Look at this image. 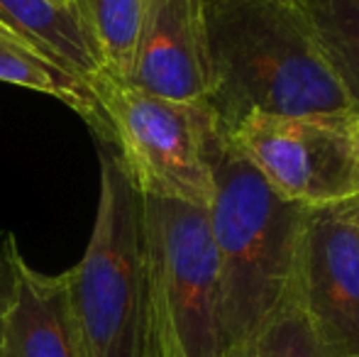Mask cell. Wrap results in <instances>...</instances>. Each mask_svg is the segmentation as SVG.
Returning <instances> with one entry per match:
<instances>
[{
	"instance_id": "cell-1",
	"label": "cell",
	"mask_w": 359,
	"mask_h": 357,
	"mask_svg": "<svg viewBox=\"0 0 359 357\" xmlns=\"http://www.w3.org/2000/svg\"><path fill=\"white\" fill-rule=\"evenodd\" d=\"M213 179L208 218L217 252L222 348L232 357L291 296L308 206L276 194L222 128L213 144Z\"/></svg>"
},
{
	"instance_id": "cell-2",
	"label": "cell",
	"mask_w": 359,
	"mask_h": 357,
	"mask_svg": "<svg viewBox=\"0 0 359 357\" xmlns=\"http://www.w3.org/2000/svg\"><path fill=\"white\" fill-rule=\"evenodd\" d=\"M222 130L247 115H350L359 110L318 54L296 0H205Z\"/></svg>"
},
{
	"instance_id": "cell-3",
	"label": "cell",
	"mask_w": 359,
	"mask_h": 357,
	"mask_svg": "<svg viewBox=\"0 0 359 357\" xmlns=\"http://www.w3.org/2000/svg\"><path fill=\"white\" fill-rule=\"evenodd\" d=\"M67 271L86 357H159L142 194L108 142L100 149V198L88 248Z\"/></svg>"
},
{
	"instance_id": "cell-4",
	"label": "cell",
	"mask_w": 359,
	"mask_h": 357,
	"mask_svg": "<svg viewBox=\"0 0 359 357\" xmlns=\"http://www.w3.org/2000/svg\"><path fill=\"white\" fill-rule=\"evenodd\" d=\"M90 130L113 144L142 196L208 208L217 123L205 100H171L100 72L88 81Z\"/></svg>"
},
{
	"instance_id": "cell-5",
	"label": "cell",
	"mask_w": 359,
	"mask_h": 357,
	"mask_svg": "<svg viewBox=\"0 0 359 357\" xmlns=\"http://www.w3.org/2000/svg\"><path fill=\"white\" fill-rule=\"evenodd\" d=\"M142 206L156 333H169L184 357H225L208 208L151 196Z\"/></svg>"
},
{
	"instance_id": "cell-6",
	"label": "cell",
	"mask_w": 359,
	"mask_h": 357,
	"mask_svg": "<svg viewBox=\"0 0 359 357\" xmlns=\"http://www.w3.org/2000/svg\"><path fill=\"white\" fill-rule=\"evenodd\" d=\"M355 113L335 118L255 113L225 135L284 198L303 206L342 203L359 198Z\"/></svg>"
},
{
	"instance_id": "cell-7",
	"label": "cell",
	"mask_w": 359,
	"mask_h": 357,
	"mask_svg": "<svg viewBox=\"0 0 359 357\" xmlns=\"http://www.w3.org/2000/svg\"><path fill=\"white\" fill-rule=\"evenodd\" d=\"M296 294L327 357H359V225L355 198L308 206Z\"/></svg>"
},
{
	"instance_id": "cell-8",
	"label": "cell",
	"mask_w": 359,
	"mask_h": 357,
	"mask_svg": "<svg viewBox=\"0 0 359 357\" xmlns=\"http://www.w3.org/2000/svg\"><path fill=\"white\" fill-rule=\"evenodd\" d=\"M128 81L171 100L208 103L215 76L205 0H144Z\"/></svg>"
},
{
	"instance_id": "cell-9",
	"label": "cell",
	"mask_w": 359,
	"mask_h": 357,
	"mask_svg": "<svg viewBox=\"0 0 359 357\" xmlns=\"http://www.w3.org/2000/svg\"><path fill=\"white\" fill-rule=\"evenodd\" d=\"M0 357H86L69 299V271L47 274L20 260Z\"/></svg>"
},
{
	"instance_id": "cell-10",
	"label": "cell",
	"mask_w": 359,
	"mask_h": 357,
	"mask_svg": "<svg viewBox=\"0 0 359 357\" xmlns=\"http://www.w3.org/2000/svg\"><path fill=\"white\" fill-rule=\"evenodd\" d=\"M0 22L79 81L88 83L103 72L72 5L57 0H0Z\"/></svg>"
},
{
	"instance_id": "cell-11",
	"label": "cell",
	"mask_w": 359,
	"mask_h": 357,
	"mask_svg": "<svg viewBox=\"0 0 359 357\" xmlns=\"http://www.w3.org/2000/svg\"><path fill=\"white\" fill-rule=\"evenodd\" d=\"M318 54L359 108V0H296Z\"/></svg>"
},
{
	"instance_id": "cell-12",
	"label": "cell",
	"mask_w": 359,
	"mask_h": 357,
	"mask_svg": "<svg viewBox=\"0 0 359 357\" xmlns=\"http://www.w3.org/2000/svg\"><path fill=\"white\" fill-rule=\"evenodd\" d=\"M0 81L49 93L74 108L86 123L93 120V95L88 83L59 69L34 44H29L3 22H0Z\"/></svg>"
},
{
	"instance_id": "cell-13",
	"label": "cell",
	"mask_w": 359,
	"mask_h": 357,
	"mask_svg": "<svg viewBox=\"0 0 359 357\" xmlns=\"http://www.w3.org/2000/svg\"><path fill=\"white\" fill-rule=\"evenodd\" d=\"M103 72L128 81L144 0H69Z\"/></svg>"
},
{
	"instance_id": "cell-14",
	"label": "cell",
	"mask_w": 359,
	"mask_h": 357,
	"mask_svg": "<svg viewBox=\"0 0 359 357\" xmlns=\"http://www.w3.org/2000/svg\"><path fill=\"white\" fill-rule=\"evenodd\" d=\"M232 357H327L298 301L296 284L286 304L271 316L259 335Z\"/></svg>"
},
{
	"instance_id": "cell-15",
	"label": "cell",
	"mask_w": 359,
	"mask_h": 357,
	"mask_svg": "<svg viewBox=\"0 0 359 357\" xmlns=\"http://www.w3.org/2000/svg\"><path fill=\"white\" fill-rule=\"evenodd\" d=\"M20 260H22V252H20L15 235L10 230H0V338H3V325L15 296Z\"/></svg>"
},
{
	"instance_id": "cell-16",
	"label": "cell",
	"mask_w": 359,
	"mask_h": 357,
	"mask_svg": "<svg viewBox=\"0 0 359 357\" xmlns=\"http://www.w3.org/2000/svg\"><path fill=\"white\" fill-rule=\"evenodd\" d=\"M156 340H159V357H184L179 343L169 333H156Z\"/></svg>"
},
{
	"instance_id": "cell-17",
	"label": "cell",
	"mask_w": 359,
	"mask_h": 357,
	"mask_svg": "<svg viewBox=\"0 0 359 357\" xmlns=\"http://www.w3.org/2000/svg\"><path fill=\"white\" fill-rule=\"evenodd\" d=\"M352 130H355V140H357V147H359V110L352 115Z\"/></svg>"
},
{
	"instance_id": "cell-18",
	"label": "cell",
	"mask_w": 359,
	"mask_h": 357,
	"mask_svg": "<svg viewBox=\"0 0 359 357\" xmlns=\"http://www.w3.org/2000/svg\"><path fill=\"white\" fill-rule=\"evenodd\" d=\"M355 220H357V225H359V198H355Z\"/></svg>"
},
{
	"instance_id": "cell-19",
	"label": "cell",
	"mask_w": 359,
	"mask_h": 357,
	"mask_svg": "<svg viewBox=\"0 0 359 357\" xmlns=\"http://www.w3.org/2000/svg\"><path fill=\"white\" fill-rule=\"evenodd\" d=\"M57 3H67L69 5V0H57Z\"/></svg>"
}]
</instances>
